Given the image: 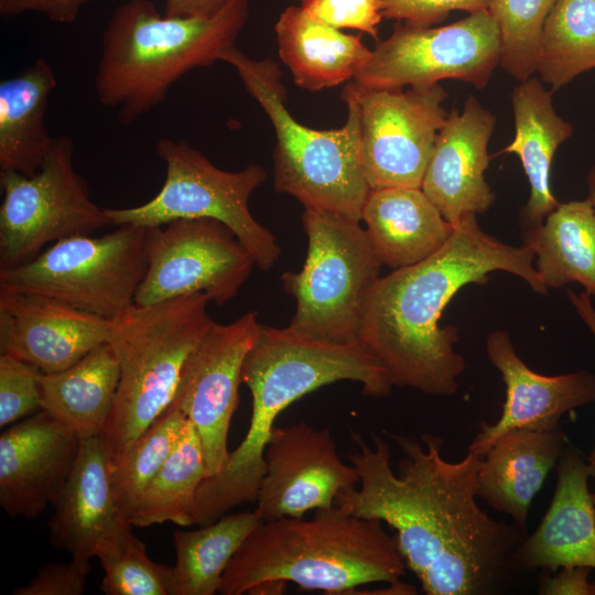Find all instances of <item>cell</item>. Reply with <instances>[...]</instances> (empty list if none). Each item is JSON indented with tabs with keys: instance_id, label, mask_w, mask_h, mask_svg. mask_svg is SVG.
<instances>
[{
	"instance_id": "6da1fadb",
	"label": "cell",
	"mask_w": 595,
	"mask_h": 595,
	"mask_svg": "<svg viewBox=\"0 0 595 595\" xmlns=\"http://www.w3.org/2000/svg\"><path fill=\"white\" fill-rule=\"evenodd\" d=\"M402 453L398 474L388 441L371 433L374 447L353 433L347 455L359 475V488L342 490L335 505L378 519L396 530L399 550L426 595H493L515 572L511 558L523 539L517 524L498 521L477 502L482 456L467 452L458 462L442 456L443 440L419 441L386 432Z\"/></svg>"
},
{
	"instance_id": "7a4b0ae2",
	"label": "cell",
	"mask_w": 595,
	"mask_h": 595,
	"mask_svg": "<svg viewBox=\"0 0 595 595\" xmlns=\"http://www.w3.org/2000/svg\"><path fill=\"white\" fill-rule=\"evenodd\" d=\"M496 271L522 279L536 293L549 291L528 246L504 244L480 228L476 215L464 217L435 253L375 282L364 300L359 344L392 386L454 396L466 363L454 347L457 328L440 326L443 311L463 286L483 284Z\"/></svg>"
},
{
	"instance_id": "3957f363",
	"label": "cell",
	"mask_w": 595,
	"mask_h": 595,
	"mask_svg": "<svg viewBox=\"0 0 595 595\" xmlns=\"http://www.w3.org/2000/svg\"><path fill=\"white\" fill-rule=\"evenodd\" d=\"M241 378L252 398L249 428L224 468L201 483L195 515L198 526L256 501L275 420L293 402L342 380L359 382L364 394L372 398L387 397L392 388L386 369L359 343H331L290 326L263 324L244 361Z\"/></svg>"
},
{
	"instance_id": "277c9868",
	"label": "cell",
	"mask_w": 595,
	"mask_h": 595,
	"mask_svg": "<svg viewBox=\"0 0 595 595\" xmlns=\"http://www.w3.org/2000/svg\"><path fill=\"white\" fill-rule=\"evenodd\" d=\"M378 519L338 506L312 518L263 521L226 567L219 594L241 595L266 582L294 583L302 589L353 594L361 585L401 581L405 562L396 536Z\"/></svg>"
},
{
	"instance_id": "5b68a950",
	"label": "cell",
	"mask_w": 595,
	"mask_h": 595,
	"mask_svg": "<svg viewBox=\"0 0 595 595\" xmlns=\"http://www.w3.org/2000/svg\"><path fill=\"white\" fill-rule=\"evenodd\" d=\"M249 15V0H229L209 18L162 15L151 0H127L101 37L95 87L101 105L130 125L159 106L192 69L208 67L234 46Z\"/></svg>"
},
{
	"instance_id": "8992f818",
	"label": "cell",
	"mask_w": 595,
	"mask_h": 595,
	"mask_svg": "<svg viewBox=\"0 0 595 595\" xmlns=\"http://www.w3.org/2000/svg\"><path fill=\"white\" fill-rule=\"evenodd\" d=\"M271 121L275 132L273 186L306 209L361 221L370 192L360 149L359 113L343 89L347 119L337 129L318 130L300 123L285 106L282 73L271 58L252 60L235 45L219 55Z\"/></svg>"
},
{
	"instance_id": "52a82bcc",
	"label": "cell",
	"mask_w": 595,
	"mask_h": 595,
	"mask_svg": "<svg viewBox=\"0 0 595 595\" xmlns=\"http://www.w3.org/2000/svg\"><path fill=\"white\" fill-rule=\"evenodd\" d=\"M204 293L140 306L111 321L108 343L120 368L113 408L99 435L115 466L169 409L183 367L214 321Z\"/></svg>"
},
{
	"instance_id": "ba28073f",
	"label": "cell",
	"mask_w": 595,
	"mask_h": 595,
	"mask_svg": "<svg viewBox=\"0 0 595 595\" xmlns=\"http://www.w3.org/2000/svg\"><path fill=\"white\" fill-rule=\"evenodd\" d=\"M302 224L304 264L281 275L296 302L289 326L331 343H359L364 300L380 278L382 262L360 221L304 208Z\"/></svg>"
},
{
	"instance_id": "9c48e42d",
	"label": "cell",
	"mask_w": 595,
	"mask_h": 595,
	"mask_svg": "<svg viewBox=\"0 0 595 595\" xmlns=\"http://www.w3.org/2000/svg\"><path fill=\"white\" fill-rule=\"evenodd\" d=\"M149 230L119 225L101 237L61 239L26 263L0 269V290L42 294L113 321L145 275Z\"/></svg>"
},
{
	"instance_id": "30bf717a",
	"label": "cell",
	"mask_w": 595,
	"mask_h": 595,
	"mask_svg": "<svg viewBox=\"0 0 595 595\" xmlns=\"http://www.w3.org/2000/svg\"><path fill=\"white\" fill-rule=\"evenodd\" d=\"M155 151L166 167L161 190L139 206L105 208L112 226L156 227L183 218H213L232 230L256 267L267 271L277 263L281 250L274 235L249 209L251 194L267 178L262 166L224 171L185 141L169 138L159 140Z\"/></svg>"
},
{
	"instance_id": "8fae6325",
	"label": "cell",
	"mask_w": 595,
	"mask_h": 595,
	"mask_svg": "<svg viewBox=\"0 0 595 595\" xmlns=\"http://www.w3.org/2000/svg\"><path fill=\"white\" fill-rule=\"evenodd\" d=\"M72 138L55 137L34 175L0 171V269L29 262L50 242L112 225L105 208L90 199L86 181L75 171Z\"/></svg>"
},
{
	"instance_id": "7c38bea8",
	"label": "cell",
	"mask_w": 595,
	"mask_h": 595,
	"mask_svg": "<svg viewBox=\"0 0 595 595\" xmlns=\"http://www.w3.org/2000/svg\"><path fill=\"white\" fill-rule=\"evenodd\" d=\"M498 64L497 24L488 11H479L437 28L397 21L353 80L374 89H402L458 79L480 89Z\"/></svg>"
},
{
	"instance_id": "4fadbf2b",
	"label": "cell",
	"mask_w": 595,
	"mask_h": 595,
	"mask_svg": "<svg viewBox=\"0 0 595 595\" xmlns=\"http://www.w3.org/2000/svg\"><path fill=\"white\" fill-rule=\"evenodd\" d=\"M255 266L251 253L219 220L183 218L150 227L148 268L133 304L204 293L221 306L237 296Z\"/></svg>"
},
{
	"instance_id": "5bb4252c",
	"label": "cell",
	"mask_w": 595,
	"mask_h": 595,
	"mask_svg": "<svg viewBox=\"0 0 595 595\" xmlns=\"http://www.w3.org/2000/svg\"><path fill=\"white\" fill-rule=\"evenodd\" d=\"M356 101L361 161L370 190L421 188L437 133L447 115V97L439 85L374 89L350 80L345 87Z\"/></svg>"
},
{
	"instance_id": "9a60e30c",
	"label": "cell",
	"mask_w": 595,
	"mask_h": 595,
	"mask_svg": "<svg viewBox=\"0 0 595 595\" xmlns=\"http://www.w3.org/2000/svg\"><path fill=\"white\" fill-rule=\"evenodd\" d=\"M260 326L252 311L228 324L214 322L183 367L170 407L181 410L195 428L207 476L219 473L228 461V431L239 403L242 365Z\"/></svg>"
},
{
	"instance_id": "2e32d148",
	"label": "cell",
	"mask_w": 595,
	"mask_h": 595,
	"mask_svg": "<svg viewBox=\"0 0 595 595\" xmlns=\"http://www.w3.org/2000/svg\"><path fill=\"white\" fill-rule=\"evenodd\" d=\"M264 459L256 498L262 521L331 508L342 490L359 484L357 469L339 458L328 428L315 429L306 422L274 426Z\"/></svg>"
},
{
	"instance_id": "e0dca14e",
	"label": "cell",
	"mask_w": 595,
	"mask_h": 595,
	"mask_svg": "<svg viewBox=\"0 0 595 595\" xmlns=\"http://www.w3.org/2000/svg\"><path fill=\"white\" fill-rule=\"evenodd\" d=\"M489 363L499 371L506 399L499 419L480 422L468 452L483 456L502 434L512 430L553 431L574 409L595 403V374L586 369L544 376L518 356L510 335L491 332L485 343Z\"/></svg>"
},
{
	"instance_id": "ac0fdd59",
	"label": "cell",
	"mask_w": 595,
	"mask_h": 595,
	"mask_svg": "<svg viewBox=\"0 0 595 595\" xmlns=\"http://www.w3.org/2000/svg\"><path fill=\"white\" fill-rule=\"evenodd\" d=\"M82 439L41 410L0 435V506L34 519L53 505L69 477Z\"/></svg>"
},
{
	"instance_id": "d6986e66",
	"label": "cell",
	"mask_w": 595,
	"mask_h": 595,
	"mask_svg": "<svg viewBox=\"0 0 595 595\" xmlns=\"http://www.w3.org/2000/svg\"><path fill=\"white\" fill-rule=\"evenodd\" d=\"M111 321L52 298L0 290V349L43 374L64 370L108 342Z\"/></svg>"
},
{
	"instance_id": "ffe728a7",
	"label": "cell",
	"mask_w": 595,
	"mask_h": 595,
	"mask_svg": "<svg viewBox=\"0 0 595 595\" xmlns=\"http://www.w3.org/2000/svg\"><path fill=\"white\" fill-rule=\"evenodd\" d=\"M495 123L496 117L470 96L462 111L447 115L436 136L421 188L452 225L495 202L485 178Z\"/></svg>"
},
{
	"instance_id": "44dd1931",
	"label": "cell",
	"mask_w": 595,
	"mask_h": 595,
	"mask_svg": "<svg viewBox=\"0 0 595 595\" xmlns=\"http://www.w3.org/2000/svg\"><path fill=\"white\" fill-rule=\"evenodd\" d=\"M595 467L565 446L556 464L551 504L537 529L521 540L511 558L515 572L584 566L595 569V509L588 480Z\"/></svg>"
},
{
	"instance_id": "7402d4cb",
	"label": "cell",
	"mask_w": 595,
	"mask_h": 595,
	"mask_svg": "<svg viewBox=\"0 0 595 595\" xmlns=\"http://www.w3.org/2000/svg\"><path fill=\"white\" fill-rule=\"evenodd\" d=\"M52 506L48 541L77 560L95 558L101 541L125 519L99 436L82 439L74 468Z\"/></svg>"
},
{
	"instance_id": "603a6c76",
	"label": "cell",
	"mask_w": 595,
	"mask_h": 595,
	"mask_svg": "<svg viewBox=\"0 0 595 595\" xmlns=\"http://www.w3.org/2000/svg\"><path fill=\"white\" fill-rule=\"evenodd\" d=\"M560 428L553 431L512 430L482 456L477 496L513 520L523 532L531 502L556 467L566 445Z\"/></svg>"
},
{
	"instance_id": "cb8c5ba5",
	"label": "cell",
	"mask_w": 595,
	"mask_h": 595,
	"mask_svg": "<svg viewBox=\"0 0 595 595\" xmlns=\"http://www.w3.org/2000/svg\"><path fill=\"white\" fill-rule=\"evenodd\" d=\"M515 136L499 154H516L530 185L529 199L521 210L522 232L539 227L560 203L552 194L550 172L558 148L573 133V126L560 117L552 91L539 79L520 82L511 93Z\"/></svg>"
},
{
	"instance_id": "d4e9b609",
	"label": "cell",
	"mask_w": 595,
	"mask_h": 595,
	"mask_svg": "<svg viewBox=\"0 0 595 595\" xmlns=\"http://www.w3.org/2000/svg\"><path fill=\"white\" fill-rule=\"evenodd\" d=\"M361 221L382 264H415L441 249L452 235L447 221L422 188L370 190Z\"/></svg>"
},
{
	"instance_id": "484cf974",
	"label": "cell",
	"mask_w": 595,
	"mask_h": 595,
	"mask_svg": "<svg viewBox=\"0 0 595 595\" xmlns=\"http://www.w3.org/2000/svg\"><path fill=\"white\" fill-rule=\"evenodd\" d=\"M274 32L280 58L295 85L309 91L353 80L371 56L360 35L320 22L301 6L285 8Z\"/></svg>"
},
{
	"instance_id": "4316f807",
	"label": "cell",
	"mask_w": 595,
	"mask_h": 595,
	"mask_svg": "<svg viewBox=\"0 0 595 595\" xmlns=\"http://www.w3.org/2000/svg\"><path fill=\"white\" fill-rule=\"evenodd\" d=\"M57 86L44 57L0 83V171L34 175L46 160L55 137L44 125L48 97Z\"/></svg>"
},
{
	"instance_id": "83f0119b",
	"label": "cell",
	"mask_w": 595,
	"mask_h": 595,
	"mask_svg": "<svg viewBox=\"0 0 595 595\" xmlns=\"http://www.w3.org/2000/svg\"><path fill=\"white\" fill-rule=\"evenodd\" d=\"M119 377L117 355L106 342L71 367L43 374L42 410L80 439L99 436L113 408Z\"/></svg>"
},
{
	"instance_id": "f1b7e54d",
	"label": "cell",
	"mask_w": 595,
	"mask_h": 595,
	"mask_svg": "<svg viewBox=\"0 0 595 595\" xmlns=\"http://www.w3.org/2000/svg\"><path fill=\"white\" fill-rule=\"evenodd\" d=\"M522 238L548 290L578 283L595 298V209L588 197L560 203Z\"/></svg>"
},
{
	"instance_id": "f546056e",
	"label": "cell",
	"mask_w": 595,
	"mask_h": 595,
	"mask_svg": "<svg viewBox=\"0 0 595 595\" xmlns=\"http://www.w3.org/2000/svg\"><path fill=\"white\" fill-rule=\"evenodd\" d=\"M262 521L257 510L226 513L197 530H177L171 595L219 592L226 567L242 542Z\"/></svg>"
},
{
	"instance_id": "4dcf8cb0",
	"label": "cell",
	"mask_w": 595,
	"mask_h": 595,
	"mask_svg": "<svg viewBox=\"0 0 595 595\" xmlns=\"http://www.w3.org/2000/svg\"><path fill=\"white\" fill-rule=\"evenodd\" d=\"M206 476L202 444L187 419L176 445L127 521L138 528L164 522L181 527L195 524L197 490Z\"/></svg>"
},
{
	"instance_id": "1f68e13d",
	"label": "cell",
	"mask_w": 595,
	"mask_h": 595,
	"mask_svg": "<svg viewBox=\"0 0 595 595\" xmlns=\"http://www.w3.org/2000/svg\"><path fill=\"white\" fill-rule=\"evenodd\" d=\"M595 68V0H556L541 35L537 72L560 89Z\"/></svg>"
},
{
	"instance_id": "d6a6232c",
	"label": "cell",
	"mask_w": 595,
	"mask_h": 595,
	"mask_svg": "<svg viewBox=\"0 0 595 595\" xmlns=\"http://www.w3.org/2000/svg\"><path fill=\"white\" fill-rule=\"evenodd\" d=\"M122 519L99 544L98 559L106 595H171L173 567L153 562L144 543Z\"/></svg>"
},
{
	"instance_id": "836d02e7",
	"label": "cell",
	"mask_w": 595,
	"mask_h": 595,
	"mask_svg": "<svg viewBox=\"0 0 595 595\" xmlns=\"http://www.w3.org/2000/svg\"><path fill=\"white\" fill-rule=\"evenodd\" d=\"M187 418L178 409H169L134 442L110 468L115 500L127 520L142 493L176 445Z\"/></svg>"
},
{
	"instance_id": "e575fe53",
	"label": "cell",
	"mask_w": 595,
	"mask_h": 595,
	"mask_svg": "<svg viewBox=\"0 0 595 595\" xmlns=\"http://www.w3.org/2000/svg\"><path fill=\"white\" fill-rule=\"evenodd\" d=\"M556 0H488L500 36V65L522 82L537 72L541 35Z\"/></svg>"
},
{
	"instance_id": "d590c367",
	"label": "cell",
	"mask_w": 595,
	"mask_h": 595,
	"mask_svg": "<svg viewBox=\"0 0 595 595\" xmlns=\"http://www.w3.org/2000/svg\"><path fill=\"white\" fill-rule=\"evenodd\" d=\"M34 365L10 354L0 356V426L17 423L42 410L41 379Z\"/></svg>"
},
{
	"instance_id": "8d00e7d4",
	"label": "cell",
	"mask_w": 595,
	"mask_h": 595,
	"mask_svg": "<svg viewBox=\"0 0 595 595\" xmlns=\"http://www.w3.org/2000/svg\"><path fill=\"white\" fill-rule=\"evenodd\" d=\"M315 20L336 29H351L378 40L381 0H300Z\"/></svg>"
},
{
	"instance_id": "74e56055",
	"label": "cell",
	"mask_w": 595,
	"mask_h": 595,
	"mask_svg": "<svg viewBox=\"0 0 595 595\" xmlns=\"http://www.w3.org/2000/svg\"><path fill=\"white\" fill-rule=\"evenodd\" d=\"M382 17L415 26L442 22L454 10L488 11V0H381Z\"/></svg>"
},
{
	"instance_id": "f35d334b",
	"label": "cell",
	"mask_w": 595,
	"mask_h": 595,
	"mask_svg": "<svg viewBox=\"0 0 595 595\" xmlns=\"http://www.w3.org/2000/svg\"><path fill=\"white\" fill-rule=\"evenodd\" d=\"M89 561L72 559L68 563L48 562L13 595H83L86 592Z\"/></svg>"
},
{
	"instance_id": "ab89813d",
	"label": "cell",
	"mask_w": 595,
	"mask_h": 595,
	"mask_svg": "<svg viewBox=\"0 0 595 595\" xmlns=\"http://www.w3.org/2000/svg\"><path fill=\"white\" fill-rule=\"evenodd\" d=\"M90 0H0V15L12 19L26 12L45 15L55 23L74 22Z\"/></svg>"
},
{
	"instance_id": "60d3db41",
	"label": "cell",
	"mask_w": 595,
	"mask_h": 595,
	"mask_svg": "<svg viewBox=\"0 0 595 595\" xmlns=\"http://www.w3.org/2000/svg\"><path fill=\"white\" fill-rule=\"evenodd\" d=\"M591 569L561 567L553 575H544L539 583L541 595H595V582H589Z\"/></svg>"
},
{
	"instance_id": "b9f144b4",
	"label": "cell",
	"mask_w": 595,
	"mask_h": 595,
	"mask_svg": "<svg viewBox=\"0 0 595 595\" xmlns=\"http://www.w3.org/2000/svg\"><path fill=\"white\" fill-rule=\"evenodd\" d=\"M229 0H164L163 14L169 18H209L219 12Z\"/></svg>"
},
{
	"instance_id": "7bdbcfd3",
	"label": "cell",
	"mask_w": 595,
	"mask_h": 595,
	"mask_svg": "<svg viewBox=\"0 0 595 595\" xmlns=\"http://www.w3.org/2000/svg\"><path fill=\"white\" fill-rule=\"evenodd\" d=\"M567 300L570 301L577 316L582 320L584 325L595 338V306L593 304L592 296L585 291L576 293L569 290ZM587 461L595 467V446L588 455Z\"/></svg>"
},
{
	"instance_id": "ee69618b",
	"label": "cell",
	"mask_w": 595,
	"mask_h": 595,
	"mask_svg": "<svg viewBox=\"0 0 595 595\" xmlns=\"http://www.w3.org/2000/svg\"><path fill=\"white\" fill-rule=\"evenodd\" d=\"M588 198L595 209V165H593L587 175Z\"/></svg>"
},
{
	"instance_id": "f6af8a7d",
	"label": "cell",
	"mask_w": 595,
	"mask_h": 595,
	"mask_svg": "<svg viewBox=\"0 0 595 595\" xmlns=\"http://www.w3.org/2000/svg\"><path fill=\"white\" fill-rule=\"evenodd\" d=\"M592 500H593V505H594V509H595V493H592Z\"/></svg>"
}]
</instances>
